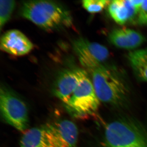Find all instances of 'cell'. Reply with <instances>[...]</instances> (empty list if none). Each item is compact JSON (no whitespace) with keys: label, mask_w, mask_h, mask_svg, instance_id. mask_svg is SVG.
<instances>
[{"label":"cell","mask_w":147,"mask_h":147,"mask_svg":"<svg viewBox=\"0 0 147 147\" xmlns=\"http://www.w3.org/2000/svg\"><path fill=\"white\" fill-rule=\"evenodd\" d=\"M20 13L24 18L47 31L67 28L73 24L69 10L55 1H25L21 4Z\"/></svg>","instance_id":"cell-1"},{"label":"cell","mask_w":147,"mask_h":147,"mask_svg":"<svg viewBox=\"0 0 147 147\" xmlns=\"http://www.w3.org/2000/svg\"><path fill=\"white\" fill-rule=\"evenodd\" d=\"M91 75L92 83L100 101L113 105H120L127 98L128 90L123 80L102 63L96 61L86 68Z\"/></svg>","instance_id":"cell-2"},{"label":"cell","mask_w":147,"mask_h":147,"mask_svg":"<svg viewBox=\"0 0 147 147\" xmlns=\"http://www.w3.org/2000/svg\"><path fill=\"white\" fill-rule=\"evenodd\" d=\"M102 147H147V134L134 121H114L106 127Z\"/></svg>","instance_id":"cell-3"},{"label":"cell","mask_w":147,"mask_h":147,"mask_svg":"<svg viewBox=\"0 0 147 147\" xmlns=\"http://www.w3.org/2000/svg\"><path fill=\"white\" fill-rule=\"evenodd\" d=\"M99 101L88 73L81 69L79 83L68 102L65 104L66 109L74 117H85L97 112Z\"/></svg>","instance_id":"cell-4"},{"label":"cell","mask_w":147,"mask_h":147,"mask_svg":"<svg viewBox=\"0 0 147 147\" xmlns=\"http://www.w3.org/2000/svg\"><path fill=\"white\" fill-rule=\"evenodd\" d=\"M0 108L5 120L16 129L26 131L29 126L28 108L23 100L5 85L0 88Z\"/></svg>","instance_id":"cell-5"},{"label":"cell","mask_w":147,"mask_h":147,"mask_svg":"<svg viewBox=\"0 0 147 147\" xmlns=\"http://www.w3.org/2000/svg\"><path fill=\"white\" fill-rule=\"evenodd\" d=\"M48 147H76L78 129L73 122L63 120L44 127Z\"/></svg>","instance_id":"cell-6"},{"label":"cell","mask_w":147,"mask_h":147,"mask_svg":"<svg viewBox=\"0 0 147 147\" xmlns=\"http://www.w3.org/2000/svg\"><path fill=\"white\" fill-rule=\"evenodd\" d=\"M81 69H66L57 75L53 87L56 96L66 104L71 97L79 83Z\"/></svg>","instance_id":"cell-7"},{"label":"cell","mask_w":147,"mask_h":147,"mask_svg":"<svg viewBox=\"0 0 147 147\" xmlns=\"http://www.w3.org/2000/svg\"><path fill=\"white\" fill-rule=\"evenodd\" d=\"M1 49L10 55L21 56L28 54L33 47L30 40L20 31L11 30L1 37Z\"/></svg>","instance_id":"cell-8"},{"label":"cell","mask_w":147,"mask_h":147,"mask_svg":"<svg viewBox=\"0 0 147 147\" xmlns=\"http://www.w3.org/2000/svg\"><path fill=\"white\" fill-rule=\"evenodd\" d=\"M110 42L118 48L133 50L144 43V36L136 31L127 28H119L113 30L109 36Z\"/></svg>","instance_id":"cell-9"},{"label":"cell","mask_w":147,"mask_h":147,"mask_svg":"<svg viewBox=\"0 0 147 147\" xmlns=\"http://www.w3.org/2000/svg\"><path fill=\"white\" fill-rule=\"evenodd\" d=\"M72 47L74 52L85 53L100 63L106 60L109 57V51L105 46L96 42H90L83 38L74 40Z\"/></svg>","instance_id":"cell-10"},{"label":"cell","mask_w":147,"mask_h":147,"mask_svg":"<svg viewBox=\"0 0 147 147\" xmlns=\"http://www.w3.org/2000/svg\"><path fill=\"white\" fill-rule=\"evenodd\" d=\"M128 58L137 78L147 82V49L131 52L129 54Z\"/></svg>","instance_id":"cell-11"},{"label":"cell","mask_w":147,"mask_h":147,"mask_svg":"<svg viewBox=\"0 0 147 147\" xmlns=\"http://www.w3.org/2000/svg\"><path fill=\"white\" fill-rule=\"evenodd\" d=\"M20 147H48L44 127L26 130L21 138Z\"/></svg>","instance_id":"cell-12"},{"label":"cell","mask_w":147,"mask_h":147,"mask_svg":"<svg viewBox=\"0 0 147 147\" xmlns=\"http://www.w3.org/2000/svg\"><path fill=\"white\" fill-rule=\"evenodd\" d=\"M110 16L117 24L123 25L130 22V12L125 0H115L108 5Z\"/></svg>","instance_id":"cell-13"},{"label":"cell","mask_w":147,"mask_h":147,"mask_svg":"<svg viewBox=\"0 0 147 147\" xmlns=\"http://www.w3.org/2000/svg\"><path fill=\"white\" fill-rule=\"evenodd\" d=\"M16 2L10 0L0 1V29L3 27L10 19L16 6Z\"/></svg>","instance_id":"cell-14"},{"label":"cell","mask_w":147,"mask_h":147,"mask_svg":"<svg viewBox=\"0 0 147 147\" xmlns=\"http://www.w3.org/2000/svg\"><path fill=\"white\" fill-rule=\"evenodd\" d=\"M110 2L106 0H84L82 3L83 7L88 12L96 13L101 11Z\"/></svg>","instance_id":"cell-15"},{"label":"cell","mask_w":147,"mask_h":147,"mask_svg":"<svg viewBox=\"0 0 147 147\" xmlns=\"http://www.w3.org/2000/svg\"><path fill=\"white\" fill-rule=\"evenodd\" d=\"M137 22L140 25L147 24V1H144L139 9Z\"/></svg>","instance_id":"cell-16"},{"label":"cell","mask_w":147,"mask_h":147,"mask_svg":"<svg viewBox=\"0 0 147 147\" xmlns=\"http://www.w3.org/2000/svg\"><path fill=\"white\" fill-rule=\"evenodd\" d=\"M130 1L132 5L136 7V8L139 11V9L141 7V5H142L144 1H142V0H139V1H138V0H130Z\"/></svg>","instance_id":"cell-17"}]
</instances>
